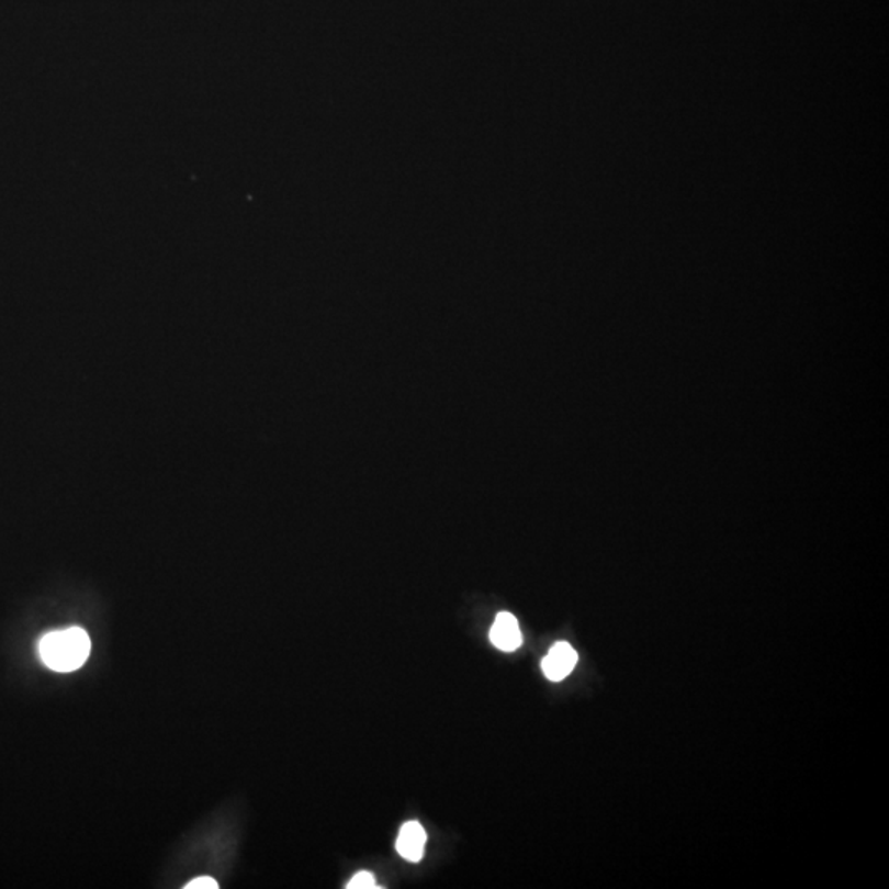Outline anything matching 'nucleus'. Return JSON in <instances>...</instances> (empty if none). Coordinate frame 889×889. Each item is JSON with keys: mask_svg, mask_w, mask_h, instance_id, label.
I'll return each instance as SVG.
<instances>
[{"mask_svg": "<svg viewBox=\"0 0 889 889\" xmlns=\"http://www.w3.org/2000/svg\"><path fill=\"white\" fill-rule=\"evenodd\" d=\"M425 842H427V833H425L424 826L420 822L412 820L401 826L395 849L402 858L417 863L424 856Z\"/></svg>", "mask_w": 889, "mask_h": 889, "instance_id": "3", "label": "nucleus"}, {"mask_svg": "<svg viewBox=\"0 0 889 889\" xmlns=\"http://www.w3.org/2000/svg\"><path fill=\"white\" fill-rule=\"evenodd\" d=\"M348 889H378L379 885L375 882L374 876L369 871H359L358 875L352 876L351 881L346 885Z\"/></svg>", "mask_w": 889, "mask_h": 889, "instance_id": "5", "label": "nucleus"}, {"mask_svg": "<svg viewBox=\"0 0 889 889\" xmlns=\"http://www.w3.org/2000/svg\"><path fill=\"white\" fill-rule=\"evenodd\" d=\"M38 651L46 667L56 672H72L89 657L91 641L88 632L81 628H69L43 635Z\"/></svg>", "mask_w": 889, "mask_h": 889, "instance_id": "1", "label": "nucleus"}, {"mask_svg": "<svg viewBox=\"0 0 889 889\" xmlns=\"http://www.w3.org/2000/svg\"><path fill=\"white\" fill-rule=\"evenodd\" d=\"M187 889H217L220 885H217L216 879L210 878V876H201V878L193 879V881L188 882L184 886Z\"/></svg>", "mask_w": 889, "mask_h": 889, "instance_id": "6", "label": "nucleus"}, {"mask_svg": "<svg viewBox=\"0 0 889 889\" xmlns=\"http://www.w3.org/2000/svg\"><path fill=\"white\" fill-rule=\"evenodd\" d=\"M489 639L500 651H516L522 644V632H520L519 622L510 612H499L494 619Z\"/></svg>", "mask_w": 889, "mask_h": 889, "instance_id": "4", "label": "nucleus"}, {"mask_svg": "<svg viewBox=\"0 0 889 889\" xmlns=\"http://www.w3.org/2000/svg\"><path fill=\"white\" fill-rule=\"evenodd\" d=\"M578 662V654L569 642H556L550 648L549 654L543 657L542 671L545 677L552 682H560L569 677L570 672L575 668Z\"/></svg>", "mask_w": 889, "mask_h": 889, "instance_id": "2", "label": "nucleus"}]
</instances>
